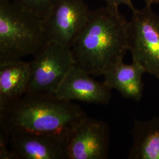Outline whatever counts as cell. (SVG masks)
<instances>
[{"instance_id": "cell-1", "label": "cell", "mask_w": 159, "mask_h": 159, "mask_svg": "<svg viewBox=\"0 0 159 159\" xmlns=\"http://www.w3.org/2000/svg\"><path fill=\"white\" fill-rule=\"evenodd\" d=\"M129 21L119 9L91 10L71 48L75 64L92 76L102 75L123 62L128 48Z\"/></svg>"}, {"instance_id": "cell-2", "label": "cell", "mask_w": 159, "mask_h": 159, "mask_svg": "<svg viewBox=\"0 0 159 159\" xmlns=\"http://www.w3.org/2000/svg\"><path fill=\"white\" fill-rule=\"evenodd\" d=\"M87 117L78 104L56 96L25 94L10 106L0 110L1 130L57 137L68 140Z\"/></svg>"}, {"instance_id": "cell-3", "label": "cell", "mask_w": 159, "mask_h": 159, "mask_svg": "<svg viewBox=\"0 0 159 159\" xmlns=\"http://www.w3.org/2000/svg\"><path fill=\"white\" fill-rule=\"evenodd\" d=\"M47 42L43 19L16 2H0V63L34 55Z\"/></svg>"}, {"instance_id": "cell-4", "label": "cell", "mask_w": 159, "mask_h": 159, "mask_svg": "<svg viewBox=\"0 0 159 159\" xmlns=\"http://www.w3.org/2000/svg\"><path fill=\"white\" fill-rule=\"evenodd\" d=\"M132 12L128 29L132 61L159 80V14L146 6Z\"/></svg>"}, {"instance_id": "cell-5", "label": "cell", "mask_w": 159, "mask_h": 159, "mask_svg": "<svg viewBox=\"0 0 159 159\" xmlns=\"http://www.w3.org/2000/svg\"><path fill=\"white\" fill-rule=\"evenodd\" d=\"M33 56L29 62L30 79L25 94L54 96L75 64L71 50L47 41Z\"/></svg>"}, {"instance_id": "cell-6", "label": "cell", "mask_w": 159, "mask_h": 159, "mask_svg": "<svg viewBox=\"0 0 159 159\" xmlns=\"http://www.w3.org/2000/svg\"><path fill=\"white\" fill-rule=\"evenodd\" d=\"M90 11L84 0H57L43 18L47 41L71 49Z\"/></svg>"}, {"instance_id": "cell-7", "label": "cell", "mask_w": 159, "mask_h": 159, "mask_svg": "<svg viewBox=\"0 0 159 159\" xmlns=\"http://www.w3.org/2000/svg\"><path fill=\"white\" fill-rule=\"evenodd\" d=\"M110 130L106 122L87 117L68 139L67 159H107Z\"/></svg>"}, {"instance_id": "cell-8", "label": "cell", "mask_w": 159, "mask_h": 159, "mask_svg": "<svg viewBox=\"0 0 159 159\" xmlns=\"http://www.w3.org/2000/svg\"><path fill=\"white\" fill-rule=\"evenodd\" d=\"M111 90L103 81H97L91 74L74 64L66 75L55 96L67 101L107 105L111 100Z\"/></svg>"}, {"instance_id": "cell-9", "label": "cell", "mask_w": 159, "mask_h": 159, "mask_svg": "<svg viewBox=\"0 0 159 159\" xmlns=\"http://www.w3.org/2000/svg\"><path fill=\"white\" fill-rule=\"evenodd\" d=\"M67 141L23 131L10 134V145L16 159H67Z\"/></svg>"}, {"instance_id": "cell-10", "label": "cell", "mask_w": 159, "mask_h": 159, "mask_svg": "<svg viewBox=\"0 0 159 159\" xmlns=\"http://www.w3.org/2000/svg\"><path fill=\"white\" fill-rule=\"evenodd\" d=\"M142 67L132 61L129 64L119 63L102 75L103 82L111 89H115L124 98L140 102L144 90Z\"/></svg>"}, {"instance_id": "cell-11", "label": "cell", "mask_w": 159, "mask_h": 159, "mask_svg": "<svg viewBox=\"0 0 159 159\" xmlns=\"http://www.w3.org/2000/svg\"><path fill=\"white\" fill-rule=\"evenodd\" d=\"M30 64L20 60L0 63V110L10 106L26 93Z\"/></svg>"}, {"instance_id": "cell-12", "label": "cell", "mask_w": 159, "mask_h": 159, "mask_svg": "<svg viewBox=\"0 0 159 159\" xmlns=\"http://www.w3.org/2000/svg\"><path fill=\"white\" fill-rule=\"evenodd\" d=\"M130 133L133 143L129 159H159V116L134 120Z\"/></svg>"}, {"instance_id": "cell-13", "label": "cell", "mask_w": 159, "mask_h": 159, "mask_svg": "<svg viewBox=\"0 0 159 159\" xmlns=\"http://www.w3.org/2000/svg\"><path fill=\"white\" fill-rule=\"evenodd\" d=\"M27 10L41 18H44L57 0H14Z\"/></svg>"}, {"instance_id": "cell-14", "label": "cell", "mask_w": 159, "mask_h": 159, "mask_svg": "<svg viewBox=\"0 0 159 159\" xmlns=\"http://www.w3.org/2000/svg\"><path fill=\"white\" fill-rule=\"evenodd\" d=\"M0 159H16L10 145V135L0 131Z\"/></svg>"}, {"instance_id": "cell-15", "label": "cell", "mask_w": 159, "mask_h": 159, "mask_svg": "<svg viewBox=\"0 0 159 159\" xmlns=\"http://www.w3.org/2000/svg\"><path fill=\"white\" fill-rule=\"evenodd\" d=\"M106 4V6L110 7L119 9L120 6H127L130 8L131 11H134L136 8L134 6L132 0H104Z\"/></svg>"}, {"instance_id": "cell-16", "label": "cell", "mask_w": 159, "mask_h": 159, "mask_svg": "<svg viewBox=\"0 0 159 159\" xmlns=\"http://www.w3.org/2000/svg\"><path fill=\"white\" fill-rule=\"evenodd\" d=\"M145 6L152 7L153 5H156L159 3V0H143Z\"/></svg>"}, {"instance_id": "cell-17", "label": "cell", "mask_w": 159, "mask_h": 159, "mask_svg": "<svg viewBox=\"0 0 159 159\" xmlns=\"http://www.w3.org/2000/svg\"><path fill=\"white\" fill-rule=\"evenodd\" d=\"M14 0H0V2H10V1H12Z\"/></svg>"}]
</instances>
